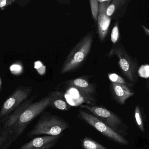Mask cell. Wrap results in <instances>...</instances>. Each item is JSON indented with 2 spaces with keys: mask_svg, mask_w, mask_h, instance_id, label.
<instances>
[{
  "mask_svg": "<svg viewBox=\"0 0 149 149\" xmlns=\"http://www.w3.org/2000/svg\"><path fill=\"white\" fill-rule=\"evenodd\" d=\"M51 101V93L38 102L32 103L20 115L17 121L9 131L0 149H8L15 140L22 135L28 125L49 107Z\"/></svg>",
  "mask_w": 149,
  "mask_h": 149,
  "instance_id": "cell-1",
  "label": "cell"
},
{
  "mask_svg": "<svg viewBox=\"0 0 149 149\" xmlns=\"http://www.w3.org/2000/svg\"><path fill=\"white\" fill-rule=\"evenodd\" d=\"M70 127L68 123L60 117L49 112L42 113L33 129L28 133L27 136H59Z\"/></svg>",
  "mask_w": 149,
  "mask_h": 149,
  "instance_id": "cell-2",
  "label": "cell"
},
{
  "mask_svg": "<svg viewBox=\"0 0 149 149\" xmlns=\"http://www.w3.org/2000/svg\"><path fill=\"white\" fill-rule=\"evenodd\" d=\"M94 39V31L82 38L70 51L63 63L61 73L66 74L78 68L89 54Z\"/></svg>",
  "mask_w": 149,
  "mask_h": 149,
  "instance_id": "cell-3",
  "label": "cell"
},
{
  "mask_svg": "<svg viewBox=\"0 0 149 149\" xmlns=\"http://www.w3.org/2000/svg\"><path fill=\"white\" fill-rule=\"evenodd\" d=\"M32 91L33 88L29 86H20L17 88L1 106L0 109V123L29 98Z\"/></svg>",
  "mask_w": 149,
  "mask_h": 149,
  "instance_id": "cell-4",
  "label": "cell"
},
{
  "mask_svg": "<svg viewBox=\"0 0 149 149\" xmlns=\"http://www.w3.org/2000/svg\"><path fill=\"white\" fill-rule=\"evenodd\" d=\"M78 116L87 123L114 142L122 145L129 144L128 141L121 134L116 132L95 116L82 110L79 111Z\"/></svg>",
  "mask_w": 149,
  "mask_h": 149,
  "instance_id": "cell-5",
  "label": "cell"
},
{
  "mask_svg": "<svg viewBox=\"0 0 149 149\" xmlns=\"http://www.w3.org/2000/svg\"><path fill=\"white\" fill-rule=\"evenodd\" d=\"M116 55L118 58V64L124 75L131 81L136 80V65L135 61L127 54L122 47H116L112 49L109 53V56Z\"/></svg>",
  "mask_w": 149,
  "mask_h": 149,
  "instance_id": "cell-6",
  "label": "cell"
},
{
  "mask_svg": "<svg viewBox=\"0 0 149 149\" xmlns=\"http://www.w3.org/2000/svg\"><path fill=\"white\" fill-rule=\"evenodd\" d=\"M80 108L90 111L92 115L95 116L112 130L119 134L118 133L119 130L123 124L121 118L117 115L109 110L100 106H90L84 104L82 105Z\"/></svg>",
  "mask_w": 149,
  "mask_h": 149,
  "instance_id": "cell-7",
  "label": "cell"
},
{
  "mask_svg": "<svg viewBox=\"0 0 149 149\" xmlns=\"http://www.w3.org/2000/svg\"><path fill=\"white\" fill-rule=\"evenodd\" d=\"M61 136L38 137L24 144L19 149H50L56 144Z\"/></svg>",
  "mask_w": 149,
  "mask_h": 149,
  "instance_id": "cell-8",
  "label": "cell"
},
{
  "mask_svg": "<svg viewBox=\"0 0 149 149\" xmlns=\"http://www.w3.org/2000/svg\"><path fill=\"white\" fill-rule=\"evenodd\" d=\"M68 84L78 90L84 99L90 102L91 97L95 93V89L88 81L83 78H76L69 81Z\"/></svg>",
  "mask_w": 149,
  "mask_h": 149,
  "instance_id": "cell-9",
  "label": "cell"
},
{
  "mask_svg": "<svg viewBox=\"0 0 149 149\" xmlns=\"http://www.w3.org/2000/svg\"><path fill=\"white\" fill-rule=\"evenodd\" d=\"M111 90L115 99L121 104H125L126 100L134 95L128 85L111 83Z\"/></svg>",
  "mask_w": 149,
  "mask_h": 149,
  "instance_id": "cell-10",
  "label": "cell"
},
{
  "mask_svg": "<svg viewBox=\"0 0 149 149\" xmlns=\"http://www.w3.org/2000/svg\"><path fill=\"white\" fill-rule=\"evenodd\" d=\"M111 18L105 13H98L97 17V29L99 38L101 41L104 40L108 34L111 23Z\"/></svg>",
  "mask_w": 149,
  "mask_h": 149,
  "instance_id": "cell-11",
  "label": "cell"
},
{
  "mask_svg": "<svg viewBox=\"0 0 149 149\" xmlns=\"http://www.w3.org/2000/svg\"><path fill=\"white\" fill-rule=\"evenodd\" d=\"M51 101L49 107L62 111H68L69 107L67 103L62 98L61 93L59 91L51 92Z\"/></svg>",
  "mask_w": 149,
  "mask_h": 149,
  "instance_id": "cell-12",
  "label": "cell"
},
{
  "mask_svg": "<svg viewBox=\"0 0 149 149\" xmlns=\"http://www.w3.org/2000/svg\"><path fill=\"white\" fill-rule=\"evenodd\" d=\"M126 0H113L111 1L106 11V15L111 18L118 13L119 10L125 5Z\"/></svg>",
  "mask_w": 149,
  "mask_h": 149,
  "instance_id": "cell-13",
  "label": "cell"
},
{
  "mask_svg": "<svg viewBox=\"0 0 149 149\" xmlns=\"http://www.w3.org/2000/svg\"><path fill=\"white\" fill-rule=\"evenodd\" d=\"M82 146L84 149H109L88 137L83 139Z\"/></svg>",
  "mask_w": 149,
  "mask_h": 149,
  "instance_id": "cell-14",
  "label": "cell"
},
{
  "mask_svg": "<svg viewBox=\"0 0 149 149\" xmlns=\"http://www.w3.org/2000/svg\"><path fill=\"white\" fill-rule=\"evenodd\" d=\"M135 118L136 123L138 126L139 130L143 133L145 132L144 127L143 123V117L141 114V110L139 105L136 106L135 110Z\"/></svg>",
  "mask_w": 149,
  "mask_h": 149,
  "instance_id": "cell-15",
  "label": "cell"
},
{
  "mask_svg": "<svg viewBox=\"0 0 149 149\" xmlns=\"http://www.w3.org/2000/svg\"><path fill=\"white\" fill-rule=\"evenodd\" d=\"M91 13L95 21H97L98 15V2L97 0L90 1Z\"/></svg>",
  "mask_w": 149,
  "mask_h": 149,
  "instance_id": "cell-16",
  "label": "cell"
},
{
  "mask_svg": "<svg viewBox=\"0 0 149 149\" xmlns=\"http://www.w3.org/2000/svg\"><path fill=\"white\" fill-rule=\"evenodd\" d=\"M109 79L110 80L111 83L118 84H124V85H128L127 83L125 80L121 77L118 74H117L115 73H112L108 74Z\"/></svg>",
  "mask_w": 149,
  "mask_h": 149,
  "instance_id": "cell-17",
  "label": "cell"
},
{
  "mask_svg": "<svg viewBox=\"0 0 149 149\" xmlns=\"http://www.w3.org/2000/svg\"><path fill=\"white\" fill-rule=\"evenodd\" d=\"M119 36H120V34H119L118 22H116L111 31V42L113 44H116L117 42L118 39H119Z\"/></svg>",
  "mask_w": 149,
  "mask_h": 149,
  "instance_id": "cell-18",
  "label": "cell"
},
{
  "mask_svg": "<svg viewBox=\"0 0 149 149\" xmlns=\"http://www.w3.org/2000/svg\"><path fill=\"white\" fill-rule=\"evenodd\" d=\"M98 2V13H105L109 5L111 2V0H97Z\"/></svg>",
  "mask_w": 149,
  "mask_h": 149,
  "instance_id": "cell-19",
  "label": "cell"
},
{
  "mask_svg": "<svg viewBox=\"0 0 149 149\" xmlns=\"http://www.w3.org/2000/svg\"><path fill=\"white\" fill-rule=\"evenodd\" d=\"M149 65H144L141 66L138 70V74L140 77L148 78L149 77Z\"/></svg>",
  "mask_w": 149,
  "mask_h": 149,
  "instance_id": "cell-20",
  "label": "cell"
},
{
  "mask_svg": "<svg viewBox=\"0 0 149 149\" xmlns=\"http://www.w3.org/2000/svg\"><path fill=\"white\" fill-rule=\"evenodd\" d=\"M15 2V0H0V9L5 10L6 8L13 5Z\"/></svg>",
  "mask_w": 149,
  "mask_h": 149,
  "instance_id": "cell-21",
  "label": "cell"
},
{
  "mask_svg": "<svg viewBox=\"0 0 149 149\" xmlns=\"http://www.w3.org/2000/svg\"><path fill=\"white\" fill-rule=\"evenodd\" d=\"M46 66H44V65L42 66L40 68L37 70L38 73H39L41 75H44V74H45V73H46Z\"/></svg>",
  "mask_w": 149,
  "mask_h": 149,
  "instance_id": "cell-22",
  "label": "cell"
},
{
  "mask_svg": "<svg viewBox=\"0 0 149 149\" xmlns=\"http://www.w3.org/2000/svg\"><path fill=\"white\" fill-rule=\"evenodd\" d=\"M43 64H42V63L40 61H38L34 63V67L35 69H36V70H38V69L40 68L42 66H43Z\"/></svg>",
  "mask_w": 149,
  "mask_h": 149,
  "instance_id": "cell-23",
  "label": "cell"
},
{
  "mask_svg": "<svg viewBox=\"0 0 149 149\" xmlns=\"http://www.w3.org/2000/svg\"><path fill=\"white\" fill-rule=\"evenodd\" d=\"M143 28L146 34H147V35H149V29H147L146 27L144 26H143Z\"/></svg>",
  "mask_w": 149,
  "mask_h": 149,
  "instance_id": "cell-24",
  "label": "cell"
},
{
  "mask_svg": "<svg viewBox=\"0 0 149 149\" xmlns=\"http://www.w3.org/2000/svg\"><path fill=\"white\" fill-rule=\"evenodd\" d=\"M1 89H2V80H1V77L0 76V92L1 91Z\"/></svg>",
  "mask_w": 149,
  "mask_h": 149,
  "instance_id": "cell-25",
  "label": "cell"
}]
</instances>
